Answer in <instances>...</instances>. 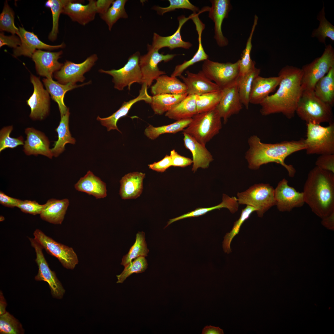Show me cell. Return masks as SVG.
<instances>
[{
	"label": "cell",
	"instance_id": "8d00e7d4",
	"mask_svg": "<svg viewBox=\"0 0 334 334\" xmlns=\"http://www.w3.org/2000/svg\"><path fill=\"white\" fill-rule=\"evenodd\" d=\"M187 95V93L158 94L152 96L150 104L155 114L161 115L168 111Z\"/></svg>",
	"mask_w": 334,
	"mask_h": 334
},
{
	"label": "cell",
	"instance_id": "f6af8a7d",
	"mask_svg": "<svg viewBox=\"0 0 334 334\" xmlns=\"http://www.w3.org/2000/svg\"><path fill=\"white\" fill-rule=\"evenodd\" d=\"M324 8L323 6L318 15L317 19L319 21V24L317 28L313 30L311 36L316 37L320 42L325 44L327 37L334 41V26L326 19Z\"/></svg>",
	"mask_w": 334,
	"mask_h": 334
},
{
	"label": "cell",
	"instance_id": "ba28073f",
	"mask_svg": "<svg viewBox=\"0 0 334 334\" xmlns=\"http://www.w3.org/2000/svg\"><path fill=\"white\" fill-rule=\"evenodd\" d=\"M274 189L268 184L259 183L252 186L246 191L238 192L237 199L239 204H245L255 208L258 216L264 214L275 205Z\"/></svg>",
	"mask_w": 334,
	"mask_h": 334
},
{
	"label": "cell",
	"instance_id": "f35d334b",
	"mask_svg": "<svg viewBox=\"0 0 334 334\" xmlns=\"http://www.w3.org/2000/svg\"><path fill=\"white\" fill-rule=\"evenodd\" d=\"M259 68L255 67L245 75L239 76L237 80L238 92L241 102L246 109L249 108L250 96L252 85L254 79L259 75Z\"/></svg>",
	"mask_w": 334,
	"mask_h": 334
},
{
	"label": "cell",
	"instance_id": "d590c367",
	"mask_svg": "<svg viewBox=\"0 0 334 334\" xmlns=\"http://www.w3.org/2000/svg\"><path fill=\"white\" fill-rule=\"evenodd\" d=\"M315 95L332 107L334 102V66L316 83L314 90Z\"/></svg>",
	"mask_w": 334,
	"mask_h": 334
},
{
	"label": "cell",
	"instance_id": "4316f807",
	"mask_svg": "<svg viewBox=\"0 0 334 334\" xmlns=\"http://www.w3.org/2000/svg\"><path fill=\"white\" fill-rule=\"evenodd\" d=\"M281 76L263 77L259 75L254 79L250 96V103L260 104L279 86Z\"/></svg>",
	"mask_w": 334,
	"mask_h": 334
},
{
	"label": "cell",
	"instance_id": "f1b7e54d",
	"mask_svg": "<svg viewBox=\"0 0 334 334\" xmlns=\"http://www.w3.org/2000/svg\"><path fill=\"white\" fill-rule=\"evenodd\" d=\"M42 81L46 90L51 95L52 99L58 104L61 117L69 111V109L65 105L64 101V97L66 92L75 88L91 83V81H89L79 85L72 83L64 84L54 81L52 78L44 79Z\"/></svg>",
	"mask_w": 334,
	"mask_h": 334
},
{
	"label": "cell",
	"instance_id": "9a60e30c",
	"mask_svg": "<svg viewBox=\"0 0 334 334\" xmlns=\"http://www.w3.org/2000/svg\"><path fill=\"white\" fill-rule=\"evenodd\" d=\"M274 194L275 205L280 212H290L294 208L302 206L305 203L303 192L290 186L285 178L278 183Z\"/></svg>",
	"mask_w": 334,
	"mask_h": 334
},
{
	"label": "cell",
	"instance_id": "d6986e66",
	"mask_svg": "<svg viewBox=\"0 0 334 334\" xmlns=\"http://www.w3.org/2000/svg\"><path fill=\"white\" fill-rule=\"evenodd\" d=\"M18 35L21 40L20 45L14 50V56L24 55L32 58L36 49L52 50L63 48L65 46L63 43L56 45H51L43 43L33 32L26 30L19 26Z\"/></svg>",
	"mask_w": 334,
	"mask_h": 334
},
{
	"label": "cell",
	"instance_id": "277c9868",
	"mask_svg": "<svg viewBox=\"0 0 334 334\" xmlns=\"http://www.w3.org/2000/svg\"><path fill=\"white\" fill-rule=\"evenodd\" d=\"M296 113L306 123L333 122L332 106L318 98L313 90L303 91Z\"/></svg>",
	"mask_w": 334,
	"mask_h": 334
},
{
	"label": "cell",
	"instance_id": "7402d4cb",
	"mask_svg": "<svg viewBox=\"0 0 334 334\" xmlns=\"http://www.w3.org/2000/svg\"><path fill=\"white\" fill-rule=\"evenodd\" d=\"M62 54V51L54 52L36 50L32 58L37 74L47 78H52L53 74L59 71L63 65L58 61Z\"/></svg>",
	"mask_w": 334,
	"mask_h": 334
},
{
	"label": "cell",
	"instance_id": "c3c4849f",
	"mask_svg": "<svg viewBox=\"0 0 334 334\" xmlns=\"http://www.w3.org/2000/svg\"><path fill=\"white\" fill-rule=\"evenodd\" d=\"M24 330L19 321L8 312L0 315L1 334H23Z\"/></svg>",
	"mask_w": 334,
	"mask_h": 334
},
{
	"label": "cell",
	"instance_id": "4dcf8cb0",
	"mask_svg": "<svg viewBox=\"0 0 334 334\" xmlns=\"http://www.w3.org/2000/svg\"><path fill=\"white\" fill-rule=\"evenodd\" d=\"M69 204V200L51 199L44 204L40 215L43 220L54 224H61Z\"/></svg>",
	"mask_w": 334,
	"mask_h": 334
},
{
	"label": "cell",
	"instance_id": "8992f818",
	"mask_svg": "<svg viewBox=\"0 0 334 334\" xmlns=\"http://www.w3.org/2000/svg\"><path fill=\"white\" fill-rule=\"evenodd\" d=\"M306 138L304 139L308 155L334 154V123L324 127L319 124L306 123Z\"/></svg>",
	"mask_w": 334,
	"mask_h": 334
},
{
	"label": "cell",
	"instance_id": "bcb514c9",
	"mask_svg": "<svg viewBox=\"0 0 334 334\" xmlns=\"http://www.w3.org/2000/svg\"><path fill=\"white\" fill-rule=\"evenodd\" d=\"M222 95L220 91L196 95L197 113L208 112L216 108Z\"/></svg>",
	"mask_w": 334,
	"mask_h": 334
},
{
	"label": "cell",
	"instance_id": "4fadbf2b",
	"mask_svg": "<svg viewBox=\"0 0 334 334\" xmlns=\"http://www.w3.org/2000/svg\"><path fill=\"white\" fill-rule=\"evenodd\" d=\"M147 47L148 52L140 56L139 65L142 75V84L145 83L149 87L154 80L166 74L165 71L160 70L158 64L162 61L167 62L171 60L176 54H160L159 50L154 49L149 44Z\"/></svg>",
	"mask_w": 334,
	"mask_h": 334
},
{
	"label": "cell",
	"instance_id": "1f68e13d",
	"mask_svg": "<svg viewBox=\"0 0 334 334\" xmlns=\"http://www.w3.org/2000/svg\"><path fill=\"white\" fill-rule=\"evenodd\" d=\"M156 80V82L151 87V93L153 96L164 94L187 93L185 85L177 77L163 75Z\"/></svg>",
	"mask_w": 334,
	"mask_h": 334
},
{
	"label": "cell",
	"instance_id": "30bf717a",
	"mask_svg": "<svg viewBox=\"0 0 334 334\" xmlns=\"http://www.w3.org/2000/svg\"><path fill=\"white\" fill-rule=\"evenodd\" d=\"M140 56L139 53L137 52L130 56L127 63L122 67L118 70L109 71L101 69L99 71L112 76L115 88L122 91L127 87L129 90L133 84L142 83V75L139 65Z\"/></svg>",
	"mask_w": 334,
	"mask_h": 334
},
{
	"label": "cell",
	"instance_id": "ee69618b",
	"mask_svg": "<svg viewBox=\"0 0 334 334\" xmlns=\"http://www.w3.org/2000/svg\"><path fill=\"white\" fill-rule=\"evenodd\" d=\"M256 210L254 207L249 205H246L242 210L239 218L234 223L232 230L230 232L226 233L224 237L223 247L225 253L229 254L231 252L230 245L233 239L238 233L241 227L244 222L249 218L252 212Z\"/></svg>",
	"mask_w": 334,
	"mask_h": 334
},
{
	"label": "cell",
	"instance_id": "d6a6232c",
	"mask_svg": "<svg viewBox=\"0 0 334 334\" xmlns=\"http://www.w3.org/2000/svg\"><path fill=\"white\" fill-rule=\"evenodd\" d=\"M197 114L196 95H187L180 102L165 113L169 118L178 121L192 118Z\"/></svg>",
	"mask_w": 334,
	"mask_h": 334
},
{
	"label": "cell",
	"instance_id": "6da1fadb",
	"mask_svg": "<svg viewBox=\"0 0 334 334\" xmlns=\"http://www.w3.org/2000/svg\"><path fill=\"white\" fill-rule=\"evenodd\" d=\"M282 78L279 88L273 94L269 95L260 104V112L263 116L281 113L287 118L294 116L298 102L303 90L301 85V69L287 65L278 74Z\"/></svg>",
	"mask_w": 334,
	"mask_h": 334
},
{
	"label": "cell",
	"instance_id": "7c38bea8",
	"mask_svg": "<svg viewBox=\"0 0 334 334\" xmlns=\"http://www.w3.org/2000/svg\"><path fill=\"white\" fill-rule=\"evenodd\" d=\"M31 246L34 248L36 254L35 261L38 266L37 274L35 277L36 281H43L48 284L51 293L54 298H62L65 290L58 280L55 272L50 268L42 252L43 248L34 238H29Z\"/></svg>",
	"mask_w": 334,
	"mask_h": 334
},
{
	"label": "cell",
	"instance_id": "8fae6325",
	"mask_svg": "<svg viewBox=\"0 0 334 334\" xmlns=\"http://www.w3.org/2000/svg\"><path fill=\"white\" fill-rule=\"evenodd\" d=\"M33 235L42 248L57 258L65 268L73 269L78 263L77 255L72 248L57 242L38 229L34 231Z\"/></svg>",
	"mask_w": 334,
	"mask_h": 334
},
{
	"label": "cell",
	"instance_id": "7bdbcfd3",
	"mask_svg": "<svg viewBox=\"0 0 334 334\" xmlns=\"http://www.w3.org/2000/svg\"><path fill=\"white\" fill-rule=\"evenodd\" d=\"M127 1L126 0L113 1L106 12L100 16L107 25L109 31L111 30L113 25L118 19L128 18V15L125 9V5Z\"/></svg>",
	"mask_w": 334,
	"mask_h": 334
},
{
	"label": "cell",
	"instance_id": "d4e9b609",
	"mask_svg": "<svg viewBox=\"0 0 334 334\" xmlns=\"http://www.w3.org/2000/svg\"><path fill=\"white\" fill-rule=\"evenodd\" d=\"M185 148L191 152L193 158L192 171L196 172L199 168H207L213 160L212 156L202 144L187 134L183 132Z\"/></svg>",
	"mask_w": 334,
	"mask_h": 334
},
{
	"label": "cell",
	"instance_id": "e7e4bbea",
	"mask_svg": "<svg viewBox=\"0 0 334 334\" xmlns=\"http://www.w3.org/2000/svg\"><path fill=\"white\" fill-rule=\"evenodd\" d=\"M7 306L6 301L2 291L0 292V315L3 314L6 311V308Z\"/></svg>",
	"mask_w": 334,
	"mask_h": 334
},
{
	"label": "cell",
	"instance_id": "ffe728a7",
	"mask_svg": "<svg viewBox=\"0 0 334 334\" xmlns=\"http://www.w3.org/2000/svg\"><path fill=\"white\" fill-rule=\"evenodd\" d=\"M86 5L83 1L69 0L63 8L62 13L68 16L72 20L85 25L93 20L97 10L96 1L89 0Z\"/></svg>",
	"mask_w": 334,
	"mask_h": 334
},
{
	"label": "cell",
	"instance_id": "ab89813d",
	"mask_svg": "<svg viewBox=\"0 0 334 334\" xmlns=\"http://www.w3.org/2000/svg\"><path fill=\"white\" fill-rule=\"evenodd\" d=\"M198 34L199 47L198 49L193 57L190 60L185 61L182 63L176 66L171 76L177 77L182 75L183 72L188 67L194 64L208 59V56L205 53L202 43L201 35L205 28L203 25H199L196 26Z\"/></svg>",
	"mask_w": 334,
	"mask_h": 334
},
{
	"label": "cell",
	"instance_id": "52a82bcc",
	"mask_svg": "<svg viewBox=\"0 0 334 334\" xmlns=\"http://www.w3.org/2000/svg\"><path fill=\"white\" fill-rule=\"evenodd\" d=\"M334 66V50L331 44L325 45L322 55L301 68V85L303 91H314L315 86L321 78Z\"/></svg>",
	"mask_w": 334,
	"mask_h": 334
},
{
	"label": "cell",
	"instance_id": "94428289",
	"mask_svg": "<svg viewBox=\"0 0 334 334\" xmlns=\"http://www.w3.org/2000/svg\"><path fill=\"white\" fill-rule=\"evenodd\" d=\"M114 0H98L96 1V5L97 10V13H98L100 16L105 14Z\"/></svg>",
	"mask_w": 334,
	"mask_h": 334
},
{
	"label": "cell",
	"instance_id": "f546056e",
	"mask_svg": "<svg viewBox=\"0 0 334 334\" xmlns=\"http://www.w3.org/2000/svg\"><path fill=\"white\" fill-rule=\"evenodd\" d=\"M74 186L76 190L92 195L96 199L104 198L107 195L105 183L90 170L80 178Z\"/></svg>",
	"mask_w": 334,
	"mask_h": 334
},
{
	"label": "cell",
	"instance_id": "603a6c76",
	"mask_svg": "<svg viewBox=\"0 0 334 334\" xmlns=\"http://www.w3.org/2000/svg\"><path fill=\"white\" fill-rule=\"evenodd\" d=\"M26 140L24 145V151L27 155H41L51 159L53 156L48 138L41 131L33 128L26 129Z\"/></svg>",
	"mask_w": 334,
	"mask_h": 334
},
{
	"label": "cell",
	"instance_id": "be15d7a7",
	"mask_svg": "<svg viewBox=\"0 0 334 334\" xmlns=\"http://www.w3.org/2000/svg\"><path fill=\"white\" fill-rule=\"evenodd\" d=\"M202 334H223L224 332L222 329L219 327H216L211 325L205 326L203 329Z\"/></svg>",
	"mask_w": 334,
	"mask_h": 334
},
{
	"label": "cell",
	"instance_id": "11a10c76",
	"mask_svg": "<svg viewBox=\"0 0 334 334\" xmlns=\"http://www.w3.org/2000/svg\"><path fill=\"white\" fill-rule=\"evenodd\" d=\"M316 166L334 173V154L320 155L315 163Z\"/></svg>",
	"mask_w": 334,
	"mask_h": 334
},
{
	"label": "cell",
	"instance_id": "60d3db41",
	"mask_svg": "<svg viewBox=\"0 0 334 334\" xmlns=\"http://www.w3.org/2000/svg\"><path fill=\"white\" fill-rule=\"evenodd\" d=\"M258 18L255 15L251 31L247 39L246 46L243 51L241 59L239 62V76H243L250 71L255 66V63L251 58L250 53L252 47V39L257 24Z\"/></svg>",
	"mask_w": 334,
	"mask_h": 334
},
{
	"label": "cell",
	"instance_id": "680465c9",
	"mask_svg": "<svg viewBox=\"0 0 334 334\" xmlns=\"http://www.w3.org/2000/svg\"><path fill=\"white\" fill-rule=\"evenodd\" d=\"M21 44V40L19 38L12 35L10 36H6L3 32L0 34V47H1L4 45H6L9 47L15 49L19 46Z\"/></svg>",
	"mask_w": 334,
	"mask_h": 334
},
{
	"label": "cell",
	"instance_id": "03108f58",
	"mask_svg": "<svg viewBox=\"0 0 334 334\" xmlns=\"http://www.w3.org/2000/svg\"><path fill=\"white\" fill-rule=\"evenodd\" d=\"M4 217L3 216H0V221H2L4 220Z\"/></svg>",
	"mask_w": 334,
	"mask_h": 334
},
{
	"label": "cell",
	"instance_id": "74e56055",
	"mask_svg": "<svg viewBox=\"0 0 334 334\" xmlns=\"http://www.w3.org/2000/svg\"><path fill=\"white\" fill-rule=\"evenodd\" d=\"M192 120V118L182 119L169 125L156 127L150 125L145 129L144 133L149 139L154 140L163 134H175L183 131L188 126Z\"/></svg>",
	"mask_w": 334,
	"mask_h": 334
},
{
	"label": "cell",
	"instance_id": "7a4b0ae2",
	"mask_svg": "<svg viewBox=\"0 0 334 334\" xmlns=\"http://www.w3.org/2000/svg\"><path fill=\"white\" fill-rule=\"evenodd\" d=\"M248 141L249 148L245 153V158L249 168L257 170L263 165L275 162L284 167L291 177L295 175L296 170L293 165L286 164L285 160L292 154L305 150L306 148L304 139L267 143L262 142L257 136L253 135L249 137Z\"/></svg>",
	"mask_w": 334,
	"mask_h": 334
},
{
	"label": "cell",
	"instance_id": "7dc6e473",
	"mask_svg": "<svg viewBox=\"0 0 334 334\" xmlns=\"http://www.w3.org/2000/svg\"><path fill=\"white\" fill-rule=\"evenodd\" d=\"M69 0H48L45 6L49 7L53 18V27L49 35V39L52 41L55 40L58 33V21L60 15L62 13L63 7Z\"/></svg>",
	"mask_w": 334,
	"mask_h": 334
},
{
	"label": "cell",
	"instance_id": "91938a15",
	"mask_svg": "<svg viewBox=\"0 0 334 334\" xmlns=\"http://www.w3.org/2000/svg\"><path fill=\"white\" fill-rule=\"evenodd\" d=\"M20 201L8 196L2 191L0 192V203L3 206L11 208L17 207Z\"/></svg>",
	"mask_w": 334,
	"mask_h": 334
},
{
	"label": "cell",
	"instance_id": "cb8c5ba5",
	"mask_svg": "<svg viewBox=\"0 0 334 334\" xmlns=\"http://www.w3.org/2000/svg\"><path fill=\"white\" fill-rule=\"evenodd\" d=\"M148 88L147 85L143 83L139 95L137 97L129 101L124 102L120 108L111 116L103 118L98 116L97 120L100 121L102 125L106 127L108 131L116 130L121 133L117 126V122L121 118L127 115L132 105L140 101H144L147 103H150L152 96L148 93Z\"/></svg>",
	"mask_w": 334,
	"mask_h": 334
},
{
	"label": "cell",
	"instance_id": "2e32d148",
	"mask_svg": "<svg viewBox=\"0 0 334 334\" xmlns=\"http://www.w3.org/2000/svg\"><path fill=\"white\" fill-rule=\"evenodd\" d=\"M30 80L34 90L32 95L26 101L31 109L30 117L33 120H41L45 118L49 113V93L44 88L39 78L31 75Z\"/></svg>",
	"mask_w": 334,
	"mask_h": 334
},
{
	"label": "cell",
	"instance_id": "b9f144b4",
	"mask_svg": "<svg viewBox=\"0 0 334 334\" xmlns=\"http://www.w3.org/2000/svg\"><path fill=\"white\" fill-rule=\"evenodd\" d=\"M149 250L145 240V234L143 232H139L136 235L135 241L130 248L127 254L124 256L121 264L126 266L133 259L140 256L146 257Z\"/></svg>",
	"mask_w": 334,
	"mask_h": 334
},
{
	"label": "cell",
	"instance_id": "9c48e42d",
	"mask_svg": "<svg viewBox=\"0 0 334 334\" xmlns=\"http://www.w3.org/2000/svg\"><path fill=\"white\" fill-rule=\"evenodd\" d=\"M239 60L233 63H220L208 59L203 61L201 71L222 90L235 82L239 73Z\"/></svg>",
	"mask_w": 334,
	"mask_h": 334
},
{
	"label": "cell",
	"instance_id": "816d5d0a",
	"mask_svg": "<svg viewBox=\"0 0 334 334\" xmlns=\"http://www.w3.org/2000/svg\"><path fill=\"white\" fill-rule=\"evenodd\" d=\"M169 5L166 7L154 6L152 9L156 11L158 14L162 15L165 13L177 9H187L196 13L199 8L192 4L188 0H169Z\"/></svg>",
	"mask_w": 334,
	"mask_h": 334
},
{
	"label": "cell",
	"instance_id": "e575fe53",
	"mask_svg": "<svg viewBox=\"0 0 334 334\" xmlns=\"http://www.w3.org/2000/svg\"><path fill=\"white\" fill-rule=\"evenodd\" d=\"M69 111L61 117L59 125L55 130L58 134V140L54 142V147L51 149L53 156L57 157L65 150L66 144H75L76 140L71 136L69 126Z\"/></svg>",
	"mask_w": 334,
	"mask_h": 334
},
{
	"label": "cell",
	"instance_id": "3957f363",
	"mask_svg": "<svg viewBox=\"0 0 334 334\" xmlns=\"http://www.w3.org/2000/svg\"><path fill=\"white\" fill-rule=\"evenodd\" d=\"M302 192L305 203L320 218L334 212V173L315 166L308 174Z\"/></svg>",
	"mask_w": 334,
	"mask_h": 334
},
{
	"label": "cell",
	"instance_id": "484cf974",
	"mask_svg": "<svg viewBox=\"0 0 334 334\" xmlns=\"http://www.w3.org/2000/svg\"><path fill=\"white\" fill-rule=\"evenodd\" d=\"M190 19V16L188 17L184 15L178 16V17L179 22L178 27L176 32L171 35L163 36L154 33L151 45L152 47L158 50L165 47H168L170 50L178 48L186 49H190L192 46V44L182 40L180 32L183 25Z\"/></svg>",
	"mask_w": 334,
	"mask_h": 334
},
{
	"label": "cell",
	"instance_id": "83f0119b",
	"mask_svg": "<svg viewBox=\"0 0 334 334\" xmlns=\"http://www.w3.org/2000/svg\"><path fill=\"white\" fill-rule=\"evenodd\" d=\"M145 174L135 172L127 173L120 180L119 194L124 199H135L139 197L143 188V181Z\"/></svg>",
	"mask_w": 334,
	"mask_h": 334
},
{
	"label": "cell",
	"instance_id": "ac0fdd59",
	"mask_svg": "<svg viewBox=\"0 0 334 334\" xmlns=\"http://www.w3.org/2000/svg\"><path fill=\"white\" fill-rule=\"evenodd\" d=\"M222 95L216 108L224 124L232 115L238 114L242 109L237 81L222 90Z\"/></svg>",
	"mask_w": 334,
	"mask_h": 334
},
{
	"label": "cell",
	"instance_id": "5b68a950",
	"mask_svg": "<svg viewBox=\"0 0 334 334\" xmlns=\"http://www.w3.org/2000/svg\"><path fill=\"white\" fill-rule=\"evenodd\" d=\"M221 118L216 108L197 113L183 131L199 142L206 145L222 128Z\"/></svg>",
	"mask_w": 334,
	"mask_h": 334
},
{
	"label": "cell",
	"instance_id": "6125c7cd",
	"mask_svg": "<svg viewBox=\"0 0 334 334\" xmlns=\"http://www.w3.org/2000/svg\"><path fill=\"white\" fill-rule=\"evenodd\" d=\"M322 219V225L328 229L334 230V212Z\"/></svg>",
	"mask_w": 334,
	"mask_h": 334
},
{
	"label": "cell",
	"instance_id": "44dd1931",
	"mask_svg": "<svg viewBox=\"0 0 334 334\" xmlns=\"http://www.w3.org/2000/svg\"><path fill=\"white\" fill-rule=\"evenodd\" d=\"M186 76L182 75L179 77L186 88L187 95H201L221 90L215 83L208 79L201 70L197 73L187 71Z\"/></svg>",
	"mask_w": 334,
	"mask_h": 334
},
{
	"label": "cell",
	"instance_id": "f907efd6",
	"mask_svg": "<svg viewBox=\"0 0 334 334\" xmlns=\"http://www.w3.org/2000/svg\"><path fill=\"white\" fill-rule=\"evenodd\" d=\"M0 29L1 31H6L12 35H18L19 28L14 24V13L6 1L4 8L0 15Z\"/></svg>",
	"mask_w": 334,
	"mask_h": 334
},
{
	"label": "cell",
	"instance_id": "681fc988",
	"mask_svg": "<svg viewBox=\"0 0 334 334\" xmlns=\"http://www.w3.org/2000/svg\"><path fill=\"white\" fill-rule=\"evenodd\" d=\"M148 264L145 257L140 256L132 261L125 268L122 272L117 275L118 280L117 283H122L127 277L134 273H139L143 272L147 268Z\"/></svg>",
	"mask_w": 334,
	"mask_h": 334
},
{
	"label": "cell",
	"instance_id": "db71d44e",
	"mask_svg": "<svg viewBox=\"0 0 334 334\" xmlns=\"http://www.w3.org/2000/svg\"><path fill=\"white\" fill-rule=\"evenodd\" d=\"M44 206L35 201L26 200H20L17 207L24 212L36 215L41 214Z\"/></svg>",
	"mask_w": 334,
	"mask_h": 334
},
{
	"label": "cell",
	"instance_id": "5bb4252c",
	"mask_svg": "<svg viewBox=\"0 0 334 334\" xmlns=\"http://www.w3.org/2000/svg\"><path fill=\"white\" fill-rule=\"evenodd\" d=\"M97 59V55L93 54L80 63L66 61L61 68L55 73L54 77L62 84L82 82L85 79L84 75L91 69Z\"/></svg>",
	"mask_w": 334,
	"mask_h": 334
},
{
	"label": "cell",
	"instance_id": "e0dca14e",
	"mask_svg": "<svg viewBox=\"0 0 334 334\" xmlns=\"http://www.w3.org/2000/svg\"><path fill=\"white\" fill-rule=\"evenodd\" d=\"M210 2L212 6L208 11V16L214 24V38L219 46H226L229 41L223 34L221 27L224 19L228 17L229 13L232 8L230 1L211 0Z\"/></svg>",
	"mask_w": 334,
	"mask_h": 334
},
{
	"label": "cell",
	"instance_id": "9f6ffc18",
	"mask_svg": "<svg viewBox=\"0 0 334 334\" xmlns=\"http://www.w3.org/2000/svg\"><path fill=\"white\" fill-rule=\"evenodd\" d=\"M172 166L184 167L191 165L193 161L191 159L182 156L173 149L170 151Z\"/></svg>",
	"mask_w": 334,
	"mask_h": 334
},
{
	"label": "cell",
	"instance_id": "f5cc1de1",
	"mask_svg": "<svg viewBox=\"0 0 334 334\" xmlns=\"http://www.w3.org/2000/svg\"><path fill=\"white\" fill-rule=\"evenodd\" d=\"M13 129L12 126L2 128L0 131V152L7 148H14L20 145H24V139L22 136L17 138L10 137Z\"/></svg>",
	"mask_w": 334,
	"mask_h": 334
},
{
	"label": "cell",
	"instance_id": "836d02e7",
	"mask_svg": "<svg viewBox=\"0 0 334 334\" xmlns=\"http://www.w3.org/2000/svg\"><path fill=\"white\" fill-rule=\"evenodd\" d=\"M239 205L236 197H230L225 194H223L222 202L219 204L209 208H197L194 211L170 219L167 224L169 225L175 221L186 218L198 217L213 210L222 208H227L231 213H234L238 210Z\"/></svg>",
	"mask_w": 334,
	"mask_h": 334
},
{
	"label": "cell",
	"instance_id": "6f0895ef",
	"mask_svg": "<svg viewBox=\"0 0 334 334\" xmlns=\"http://www.w3.org/2000/svg\"><path fill=\"white\" fill-rule=\"evenodd\" d=\"M149 168L159 172H163L171 165V159L170 155H166L160 161L148 165Z\"/></svg>",
	"mask_w": 334,
	"mask_h": 334
}]
</instances>
